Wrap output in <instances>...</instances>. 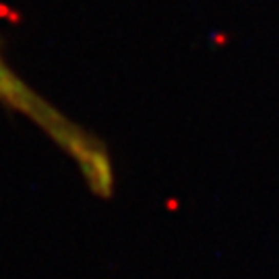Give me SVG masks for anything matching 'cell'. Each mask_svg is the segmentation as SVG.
Returning a JSON list of instances; mask_svg holds the SVG:
<instances>
[{
	"label": "cell",
	"instance_id": "cell-1",
	"mask_svg": "<svg viewBox=\"0 0 279 279\" xmlns=\"http://www.w3.org/2000/svg\"><path fill=\"white\" fill-rule=\"evenodd\" d=\"M0 104L35 124L64 155H68V160H73L83 180L97 196L112 194L114 170L106 147L21 79V75L9 64L3 44H0Z\"/></svg>",
	"mask_w": 279,
	"mask_h": 279
}]
</instances>
